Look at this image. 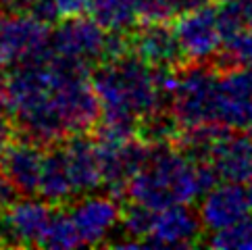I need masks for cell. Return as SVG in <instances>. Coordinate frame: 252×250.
<instances>
[{
    "mask_svg": "<svg viewBox=\"0 0 252 250\" xmlns=\"http://www.w3.org/2000/svg\"><path fill=\"white\" fill-rule=\"evenodd\" d=\"M44 148L46 146L30 138L17 136L0 160V169L11 177V182L17 186L21 196H33L40 192V175L44 155H46Z\"/></svg>",
    "mask_w": 252,
    "mask_h": 250,
    "instance_id": "cell-12",
    "label": "cell"
},
{
    "mask_svg": "<svg viewBox=\"0 0 252 250\" xmlns=\"http://www.w3.org/2000/svg\"><path fill=\"white\" fill-rule=\"evenodd\" d=\"M23 196L21 192L17 190V186L11 182V177H8L2 169H0V209L6 211L11 209L17 200H21Z\"/></svg>",
    "mask_w": 252,
    "mask_h": 250,
    "instance_id": "cell-21",
    "label": "cell"
},
{
    "mask_svg": "<svg viewBox=\"0 0 252 250\" xmlns=\"http://www.w3.org/2000/svg\"><path fill=\"white\" fill-rule=\"evenodd\" d=\"M61 21L73 19V17H84L90 13V0H55Z\"/></svg>",
    "mask_w": 252,
    "mask_h": 250,
    "instance_id": "cell-20",
    "label": "cell"
},
{
    "mask_svg": "<svg viewBox=\"0 0 252 250\" xmlns=\"http://www.w3.org/2000/svg\"><path fill=\"white\" fill-rule=\"evenodd\" d=\"M8 246V248H17L15 244V238H13V231L11 225H8V219H6V211L0 209V248Z\"/></svg>",
    "mask_w": 252,
    "mask_h": 250,
    "instance_id": "cell-22",
    "label": "cell"
},
{
    "mask_svg": "<svg viewBox=\"0 0 252 250\" xmlns=\"http://www.w3.org/2000/svg\"><path fill=\"white\" fill-rule=\"evenodd\" d=\"M250 211L252 209L246 188H242V184L236 182H223L221 186H215L202 198L200 219L204 223V229L219 231L248 219Z\"/></svg>",
    "mask_w": 252,
    "mask_h": 250,
    "instance_id": "cell-9",
    "label": "cell"
},
{
    "mask_svg": "<svg viewBox=\"0 0 252 250\" xmlns=\"http://www.w3.org/2000/svg\"><path fill=\"white\" fill-rule=\"evenodd\" d=\"M246 192H248V202H250V209H252V180L248 182V188H246Z\"/></svg>",
    "mask_w": 252,
    "mask_h": 250,
    "instance_id": "cell-25",
    "label": "cell"
},
{
    "mask_svg": "<svg viewBox=\"0 0 252 250\" xmlns=\"http://www.w3.org/2000/svg\"><path fill=\"white\" fill-rule=\"evenodd\" d=\"M6 109H0V160H2L6 148L13 144V140L19 136V129H17L15 117H8Z\"/></svg>",
    "mask_w": 252,
    "mask_h": 250,
    "instance_id": "cell-19",
    "label": "cell"
},
{
    "mask_svg": "<svg viewBox=\"0 0 252 250\" xmlns=\"http://www.w3.org/2000/svg\"><path fill=\"white\" fill-rule=\"evenodd\" d=\"M50 50L48 25L28 11L0 15V67L35 61Z\"/></svg>",
    "mask_w": 252,
    "mask_h": 250,
    "instance_id": "cell-3",
    "label": "cell"
},
{
    "mask_svg": "<svg viewBox=\"0 0 252 250\" xmlns=\"http://www.w3.org/2000/svg\"><path fill=\"white\" fill-rule=\"evenodd\" d=\"M173 30L188 62L213 61L223 46V35L217 19V2L179 13L173 19Z\"/></svg>",
    "mask_w": 252,
    "mask_h": 250,
    "instance_id": "cell-5",
    "label": "cell"
},
{
    "mask_svg": "<svg viewBox=\"0 0 252 250\" xmlns=\"http://www.w3.org/2000/svg\"><path fill=\"white\" fill-rule=\"evenodd\" d=\"M129 200L155 211L173 204H192L200 198L196 160L175 144H152V155L127 188Z\"/></svg>",
    "mask_w": 252,
    "mask_h": 250,
    "instance_id": "cell-1",
    "label": "cell"
},
{
    "mask_svg": "<svg viewBox=\"0 0 252 250\" xmlns=\"http://www.w3.org/2000/svg\"><path fill=\"white\" fill-rule=\"evenodd\" d=\"M206 160L215 165L221 182L248 184L252 180V136L229 127L215 142Z\"/></svg>",
    "mask_w": 252,
    "mask_h": 250,
    "instance_id": "cell-11",
    "label": "cell"
},
{
    "mask_svg": "<svg viewBox=\"0 0 252 250\" xmlns=\"http://www.w3.org/2000/svg\"><path fill=\"white\" fill-rule=\"evenodd\" d=\"M57 211V204L48 200H32V196H23L11 209H6V219L11 225L17 248L21 246H40L44 231Z\"/></svg>",
    "mask_w": 252,
    "mask_h": 250,
    "instance_id": "cell-14",
    "label": "cell"
},
{
    "mask_svg": "<svg viewBox=\"0 0 252 250\" xmlns=\"http://www.w3.org/2000/svg\"><path fill=\"white\" fill-rule=\"evenodd\" d=\"M129 50L155 69H179L188 62L173 25H169V21L138 23L129 30Z\"/></svg>",
    "mask_w": 252,
    "mask_h": 250,
    "instance_id": "cell-6",
    "label": "cell"
},
{
    "mask_svg": "<svg viewBox=\"0 0 252 250\" xmlns=\"http://www.w3.org/2000/svg\"><path fill=\"white\" fill-rule=\"evenodd\" d=\"M90 15L106 31H127L140 23L138 0H90Z\"/></svg>",
    "mask_w": 252,
    "mask_h": 250,
    "instance_id": "cell-16",
    "label": "cell"
},
{
    "mask_svg": "<svg viewBox=\"0 0 252 250\" xmlns=\"http://www.w3.org/2000/svg\"><path fill=\"white\" fill-rule=\"evenodd\" d=\"M75 196H86L102 186V163L92 133H73L63 140Z\"/></svg>",
    "mask_w": 252,
    "mask_h": 250,
    "instance_id": "cell-13",
    "label": "cell"
},
{
    "mask_svg": "<svg viewBox=\"0 0 252 250\" xmlns=\"http://www.w3.org/2000/svg\"><path fill=\"white\" fill-rule=\"evenodd\" d=\"M219 123L233 129L252 127V67L221 71L217 84Z\"/></svg>",
    "mask_w": 252,
    "mask_h": 250,
    "instance_id": "cell-7",
    "label": "cell"
},
{
    "mask_svg": "<svg viewBox=\"0 0 252 250\" xmlns=\"http://www.w3.org/2000/svg\"><path fill=\"white\" fill-rule=\"evenodd\" d=\"M221 71L213 61L186 62L177 69V79L171 98L179 127L202 123H219L217 113V84Z\"/></svg>",
    "mask_w": 252,
    "mask_h": 250,
    "instance_id": "cell-2",
    "label": "cell"
},
{
    "mask_svg": "<svg viewBox=\"0 0 252 250\" xmlns=\"http://www.w3.org/2000/svg\"><path fill=\"white\" fill-rule=\"evenodd\" d=\"M0 11H2V8H0Z\"/></svg>",
    "mask_w": 252,
    "mask_h": 250,
    "instance_id": "cell-27",
    "label": "cell"
},
{
    "mask_svg": "<svg viewBox=\"0 0 252 250\" xmlns=\"http://www.w3.org/2000/svg\"><path fill=\"white\" fill-rule=\"evenodd\" d=\"M33 0H0V8L4 13H11V11H30Z\"/></svg>",
    "mask_w": 252,
    "mask_h": 250,
    "instance_id": "cell-23",
    "label": "cell"
},
{
    "mask_svg": "<svg viewBox=\"0 0 252 250\" xmlns=\"http://www.w3.org/2000/svg\"><path fill=\"white\" fill-rule=\"evenodd\" d=\"M82 244L84 242H82V238H79V231H77L73 217H71V213H67L63 207H57L46 231H44L40 246L55 248V250H67V248H75Z\"/></svg>",
    "mask_w": 252,
    "mask_h": 250,
    "instance_id": "cell-17",
    "label": "cell"
},
{
    "mask_svg": "<svg viewBox=\"0 0 252 250\" xmlns=\"http://www.w3.org/2000/svg\"><path fill=\"white\" fill-rule=\"evenodd\" d=\"M38 194L44 200H48L50 204H57V207H65V202L75 198L73 182H71L69 163H67V155H65V148H63V142L46 148Z\"/></svg>",
    "mask_w": 252,
    "mask_h": 250,
    "instance_id": "cell-15",
    "label": "cell"
},
{
    "mask_svg": "<svg viewBox=\"0 0 252 250\" xmlns=\"http://www.w3.org/2000/svg\"><path fill=\"white\" fill-rule=\"evenodd\" d=\"M79 238L88 246L106 244V238L121 221V207L115 196H88L71 211Z\"/></svg>",
    "mask_w": 252,
    "mask_h": 250,
    "instance_id": "cell-10",
    "label": "cell"
},
{
    "mask_svg": "<svg viewBox=\"0 0 252 250\" xmlns=\"http://www.w3.org/2000/svg\"><path fill=\"white\" fill-rule=\"evenodd\" d=\"M215 2H219V0H175L179 13L194 11V8H200V6H206V4H215Z\"/></svg>",
    "mask_w": 252,
    "mask_h": 250,
    "instance_id": "cell-24",
    "label": "cell"
},
{
    "mask_svg": "<svg viewBox=\"0 0 252 250\" xmlns=\"http://www.w3.org/2000/svg\"><path fill=\"white\" fill-rule=\"evenodd\" d=\"M179 15L175 0H138L140 23H165Z\"/></svg>",
    "mask_w": 252,
    "mask_h": 250,
    "instance_id": "cell-18",
    "label": "cell"
},
{
    "mask_svg": "<svg viewBox=\"0 0 252 250\" xmlns=\"http://www.w3.org/2000/svg\"><path fill=\"white\" fill-rule=\"evenodd\" d=\"M248 133H250V136H252V127H250V129H248Z\"/></svg>",
    "mask_w": 252,
    "mask_h": 250,
    "instance_id": "cell-26",
    "label": "cell"
},
{
    "mask_svg": "<svg viewBox=\"0 0 252 250\" xmlns=\"http://www.w3.org/2000/svg\"><path fill=\"white\" fill-rule=\"evenodd\" d=\"M106 31L100 23L88 17H73L61 21L50 33V50L65 61H73L86 67H96L104 61Z\"/></svg>",
    "mask_w": 252,
    "mask_h": 250,
    "instance_id": "cell-4",
    "label": "cell"
},
{
    "mask_svg": "<svg viewBox=\"0 0 252 250\" xmlns=\"http://www.w3.org/2000/svg\"><path fill=\"white\" fill-rule=\"evenodd\" d=\"M204 223L200 211H194L190 204H173L157 213L155 225L144 246L150 248H175V246H196L200 242Z\"/></svg>",
    "mask_w": 252,
    "mask_h": 250,
    "instance_id": "cell-8",
    "label": "cell"
}]
</instances>
